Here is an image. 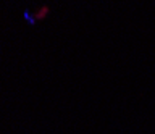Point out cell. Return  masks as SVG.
I'll list each match as a JSON object with an SVG mask.
<instances>
[{
	"label": "cell",
	"mask_w": 155,
	"mask_h": 134,
	"mask_svg": "<svg viewBox=\"0 0 155 134\" xmlns=\"http://www.w3.org/2000/svg\"><path fill=\"white\" fill-rule=\"evenodd\" d=\"M24 18L28 20L29 25H34V23H36V16H31V13H29L28 10H24Z\"/></svg>",
	"instance_id": "cell-2"
},
{
	"label": "cell",
	"mask_w": 155,
	"mask_h": 134,
	"mask_svg": "<svg viewBox=\"0 0 155 134\" xmlns=\"http://www.w3.org/2000/svg\"><path fill=\"white\" fill-rule=\"evenodd\" d=\"M48 15V7H42L39 13H36V20H42V18H45Z\"/></svg>",
	"instance_id": "cell-1"
}]
</instances>
